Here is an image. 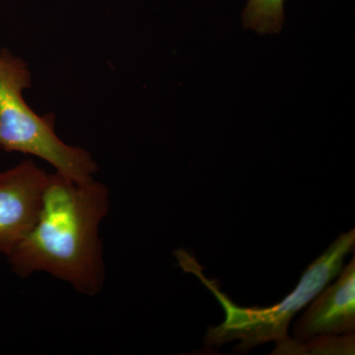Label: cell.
Returning a JSON list of instances; mask_svg holds the SVG:
<instances>
[{
  "label": "cell",
  "instance_id": "obj_3",
  "mask_svg": "<svg viewBox=\"0 0 355 355\" xmlns=\"http://www.w3.org/2000/svg\"><path fill=\"white\" fill-rule=\"evenodd\" d=\"M28 65L10 51L0 53V149L43 159L57 173L78 184L94 181L98 168L90 153L64 144L55 132L53 116H40L23 97L31 87Z\"/></svg>",
  "mask_w": 355,
  "mask_h": 355
},
{
  "label": "cell",
  "instance_id": "obj_7",
  "mask_svg": "<svg viewBox=\"0 0 355 355\" xmlns=\"http://www.w3.org/2000/svg\"><path fill=\"white\" fill-rule=\"evenodd\" d=\"M243 26L259 34H277L284 21V0H248Z\"/></svg>",
  "mask_w": 355,
  "mask_h": 355
},
{
  "label": "cell",
  "instance_id": "obj_1",
  "mask_svg": "<svg viewBox=\"0 0 355 355\" xmlns=\"http://www.w3.org/2000/svg\"><path fill=\"white\" fill-rule=\"evenodd\" d=\"M108 209L104 184L49 175L34 226L4 254L20 277L49 272L94 295L105 282L99 226Z\"/></svg>",
  "mask_w": 355,
  "mask_h": 355
},
{
  "label": "cell",
  "instance_id": "obj_5",
  "mask_svg": "<svg viewBox=\"0 0 355 355\" xmlns=\"http://www.w3.org/2000/svg\"><path fill=\"white\" fill-rule=\"evenodd\" d=\"M311 302L294 324L293 340L354 333L355 258L342 270L335 284L324 287Z\"/></svg>",
  "mask_w": 355,
  "mask_h": 355
},
{
  "label": "cell",
  "instance_id": "obj_2",
  "mask_svg": "<svg viewBox=\"0 0 355 355\" xmlns=\"http://www.w3.org/2000/svg\"><path fill=\"white\" fill-rule=\"evenodd\" d=\"M355 230L342 233L319 258L303 272L298 286L282 302L270 307H243L233 302L222 291L216 279H210L190 254L178 250L175 256L184 272L196 275L218 301L225 319L218 326L207 328L203 338L205 349L220 347L238 340L233 352L245 354L270 342L279 343L289 338L287 330L296 313L306 307L331 280L342 272L345 257L354 250Z\"/></svg>",
  "mask_w": 355,
  "mask_h": 355
},
{
  "label": "cell",
  "instance_id": "obj_4",
  "mask_svg": "<svg viewBox=\"0 0 355 355\" xmlns=\"http://www.w3.org/2000/svg\"><path fill=\"white\" fill-rule=\"evenodd\" d=\"M48 179L31 160L0 172V253H6L34 226Z\"/></svg>",
  "mask_w": 355,
  "mask_h": 355
},
{
  "label": "cell",
  "instance_id": "obj_6",
  "mask_svg": "<svg viewBox=\"0 0 355 355\" xmlns=\"http://www.w3.org/2000/svg\"><path fill=\"white\" fill-rule=\"evenodd\" d=\"M273 355H354V333L340 336H315L306 340L287 338L275 343Z\"/></svg>",
  "mask_w": 355,
  "mask_h": 355
}]
</instances>
